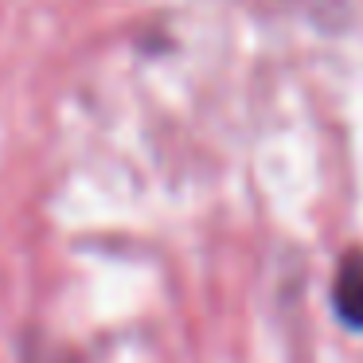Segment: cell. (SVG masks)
I'll use <instances>...</instances> for the list:
<instances>
[{
  "label": "cell",
  "mask_w": 363,
  "mask_h": 363,
  "mask_svg": "<svg viewBox=\"0 0 363 363\" xmlns=\"http://www.w3.org/2000/svg\"><path fill=\"white\" fill-rule=\"evenodd\" d=\"M332 305L347 328H363V250H347L340 258L332 281Z\"/></svg>",
  "instance_id": "1"
}]
</instances>
